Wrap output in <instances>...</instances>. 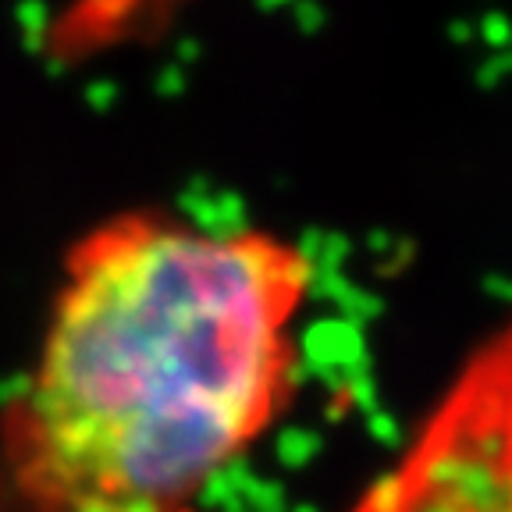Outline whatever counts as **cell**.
<instances>
[{"instance_id": "cell-1", "label": "cell", "mask_w": 512, "mask_h": 512, "mask_svg": "<svg viewBox=\"0 0 512 512\" xmlns=\"http://www.w3.org/2000/svg\"><path fill=\"white\" fill-rule=\"evenodd\" d=\"M313 288L303 246L125 210L64 253L0 409L4 512H175L281 420Z\"/></svg>"}, {"instance_id": "cell-2", "label": "cell", "mask_w": 512, "mask_h": 512, "mask_svg": "<svg viewBox=\"0 0 512 512\" xmlns=\"http://www.w3.org/2000/svg\"><path fill=\"white\" fill-rule=\"evenodd\" d=\"M352 512H512V320Z\"/></svg>"}, {"instance_id": "cell-3", "label": "cell", "mask_w": 512, "mask_h": 512, "mask_svg": "<svg viewBox=\"0 0 512 512\" xmlns=\"http://www.w3.org/2000/svg\"><path fill=\"white\" fill-rule=\"evenodd\" d=\"M175 512H192V509H175Z\"/></svg>"}]
</instances>
